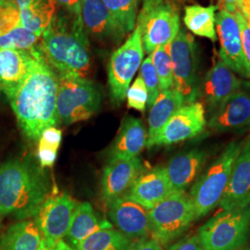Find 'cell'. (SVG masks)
<instances>
[{"label":"cell","instance_id":"obj_26","mask_svg":"<svg viewBox=\"0 0 250 250\" xmlns=\"http://www.w3.org/2000/svg\"><path fill=\"white\" fill-rule=\"evenodd\" d=\"M186 105L184 97L174 88L161 90L150 107L148 115V139L158 134L179 108Z\"/></svg>","mask_w":250,"mask_h":250},{"label":"cell","instance_id":"obj_2","mask_svg":"<svg viewBox=\"0 0 250 250\" xmlns=\"http://www.w3.org/2000/svg\"><path fill=\"white\" fill-rule=\"evenodd\" d=\"M40 47L59 76L87 79L92 67L89 37L81 17L68 12L55 15L41 36Z\"/></svg>","mask_w":250,"mask_h":250},{"label":"cell","instance_id":"obj_17","mask_svg":"<svg viewBox=\"0 0 250 250\" xmlns=\"http://www.w3.org/2000/svg\"><path fill=\"white\" fill-rule=\"evenodd\" d=\"M81 19L86 35L99 43L118 44L126 36L101 0H82Z\"/></svg>","mask_w":250,"mask_h":250},{"label":"cell","instance_id":"obj_44","mask_svg":"<svg viewBox=\"0 0 250 250\" xmlns=\"http://www.w3.org/2000/svg\"><path fill=\"white\" fill-rule=\"evenodd\" d=\"M12 4H17L15 0H0V7L7 6V5H12Z\"/></svg>","mask_w":250,"mask_h":250},{"label":"cell","instance_id":"obj_34","mask_svg":"<svg viewBox=\"0 0 250 250\" xmlns=\"http://www.w3.org/2000/svg\"><path fill=\"white\" fill-rule=\"evenodd\" d=\"M139 76L142 78V80L146 84V87L147 89V93H148L147 107H151L155 100L157 99V97L159 96V94L161 92V87H160L159 76H158L156 70L154 68V65L152 63L150 55L146 59H145L143 62L141 64Z\"/></svg>","mask_w":250,"mask_h":250},{"label":"cell","instance_id":"obj_3","mask_svg":"<svg viewBox=\"0 0 250 250\" xmlns=\"http://www.w3.org/2000/svg\"><path fill=\"white\" fill-rule=\"evenodd\" d=\"M50 181L40 164L31 159L12 160L0 165V213L19 220L36 217L49 197Z\"/></svg>","mask_w":250,"mask_h":250},{"label":"cell","instance_id":"obj_45","mask_svg":"<svg viewBox=\"0 0 250 250\" xmlns=\"http://www.w3.org/2000/svg\"><path fill=\"white\" fill-rule=\"evenodd\" d=\"M216 1H218V2H219V5L222 7V0H216Z\"/></svg>","mask_w":250,"mask_h":250},{"label":"cell","instance_id":"obj_32","mask_svg":"<svg viewBox=\"0 0 250 250\" xmlns=\"http://www.w3.org/2000/svg\"><path fill=\"white\" fill-rule=\"evenodd\" d=\"M41 36L20 26L0 36V49H20L31 51L37 47Z\"/></svg>","mask_w":250,"mask_h":250},{"label":"cell","instance_id":"obj_36","mask_svg":"<svg viewBox=\"0 0 250 250\" xmlns=\"http://www.w3.org/2000/svg\"><path fill=\"white\" fill-rule=\"evenodd\" d=\"M21 24V13L17 4L0 7V36Z\"/></svg>","mask_w":250,"mask_h":250},{"label":"cell","instance_id":"obj_21","mask_svg":"<svg viewBox=\"0 0 250 250\" xmlns=\"http://www.w3.org/2000/svg\"><path fill=\"white\" fill-rule=\"evenodd\" d=\"M34 60V49H0V90L9 100L25 80Z\"/></svg>","mask_w":250,"mask_h":250},{"label":"cell","instance_id":"obj_25","mask_svg":"<svg viewBox=\"0 0 250 250\" xmlns=\"http://www.w3.org/2000/svg\"><path fill=\"white\" fill-rule=\"evenodd\" d=\"M42 235L36 221L22 220L10 225L0 238V250H37Z\"/></svg>","mask_w":250,"mask_h":250},{"label":"cell","instance_id":"obj_7","mask_svg":"<svg viewBox=\"0 0 250 250\" xmlns=\"http://www.w3.org/2000/svg\"><path fill=\"white\" fill-rule=\"evenodd\" d=\"M151 237L166 246L180 237L196 219L192 197L175 192L148 210Z\"/></svg>","mask_w":250,"mask_h":250},{"label":"cell","instance_id":"obj_10","mask_svg":"<svg viewBox=\"0 0 250 250\" xmlns=\"http://www.w3.org/2000/svg\"><path fill=\"white\" fill-rule=\"evenodd\" d=\"M170 54L173 88L184 97L186 104L193 103L199 97L197 46L194 37L180 30L170 43Z\"/></svg>","mask_w":250,"mask_h":250},{"label":"cell","instance_id":"obj_37","mask_svg":"<svg viewBox=\"0 0 250 250\" xmlns=\"http://www.w3.org/2000/svg\"><path fill=\"white\" fill-rule=\"evenodd\" d=\"M234 16L237 20L238 25L240 28L242 46H243L246 61L249 64L250 70V23L248 22V21L244 18L239 12L234 13Z\"/></svg>","mask_w":250,"mask_h":250},{"label":"cell","instance_id":"obj_46","mask_svg":"<svg viewBox=\"0 0 250 250\" xmlns=\"http://www.w3.org/2000/svg\"><path fill=\"white\" fill-rule=\"evenodd\" d=\"M245 249V250H250V248H244Z\"/></svg>","mask_w":250,"mask_h":250},{"label":"cell","instance_id":"obj_43","mask_svg":"<svg viewBox=\"0 0 250 250\" xmlns=\"http://www.w3.org/2000/svg\"><path fill=\"white\" fill-rule=\"evenodd\" d=\"M15 1H16L17 5H18L19 9H23L29 6V4H30V2L32 0H15Z\"/></svg>","mask_w":250,"mask_h":250},{"label":"cell","instance_id":"obj_9","mask_svg":"<svg viewBox=\"0 0 250 250\" xmlns=\"http://www.w3.org/2000/svg\"><path fill=\"white\" fill-rule=\"evenodd\" d=\"M143 59L142 36L139 27L135 25L132 35L113 52L108 62V84L114 104L119 105L126 99L130 83Z\"/></svg>","mask_w":250,"mask_h":250},{"label":"cell","instance_id":"obj_47","mask_svg":"<svg viewBox=\"0 0 250 250\" xmlns=\"http://www.w3.org/2000/svg\"><path fill=\"white\" fill-rule=\"evenodd\" d=\"M1 217H2V215L0 213V223H1Z\"/></svg>","mask_w":250,"mask_h":250},{"label":"cell","instance_id":"obj_4","mask_svg":"<svg viewBox=\"0 0 250 250\" xmlns=\"http://www.w3.org/2000/svg\"><path fill=\"white\" fill-rule=\"evenodd\" d=\"M241 146L242 143L236 141L228 144L221 155L193 184L189 195L194 203L197 220L205 217L220 205Z\"/></svg>","mask_w":250,"mask_h":250},{"label":"cell","instance_id":"obj_48","mask_svg":"<svg viewBox=\"0 0 250 250\" xmlns=\"http://www.w3.org/2000/svg\"><path fill=\"white\" fill-rule=\"evenodd\" d=\"M245 250V249H244V248H243V249H241V250Z\"/></svg>","mask_w":250,"mask_h":250},{"label":"cell","instance_id":"obj_41","mask_svg":"<svg viewBox=\"0 0 250 250\" xmlns=\"http://www.w3.org/2000/svg\"><path fill=\"white\" fill-rule=\"evenodd\" d=\"M66 12L75 17H81L82 0H56Z\"/></svg>","mask_w":250,"mask_h":250},{"label":"cell","instance_id":"obj_6","mask_svg":"<svg viewBox=\"0 0 250 250\" xmlns=\"http://www.w3.org/2000/svg\"><path fill=\"white\" fill-rule=\"evenodd\" d=\"M136 26L139 27L144 51L151 54L160 45L170 44L180 31L177 0H141Z\"/></svg>","mask_w":250,"mask_h":250},{"label":"cell","instance_id":"obj_14","mask_svg":"<svg viewBox=\"0 0 250 250\" xmlns=\"http://www.w3.org/2000/svg\"><path fill=\"white\" fill-rule=\"evenodd\" d=\"M207 125L217 133L237 131L250 126V82H243L240 89L212 110Z\"/></svg>","mask_w":250,"mask_h":250},{"label":"cell","instance_id":"obj_42","mask_svg":"<svg viewBox=\"0 0 250 250\" xmlns=\"http://www.w3.org/2000/svg\"><path fill=\"white\" fill-rule=\"evenodd\" d=\"M37 250H75V249L71 247L70 244L64 241L63 239L53 243L46 242L42 239Z\"/></svg>","mask_w":250,"mask_h":250},{"label":"cell","instance_id":"obj_11","mask_svg":"<svg viewBox=\"0 0 250 250\" xmlns=\"http://www.w3.org/2000/svg\"><path fill=\"white\" fill-rule=\"evenodd\" d=\"M205 107L195 101L184 105L170 117L161 131L147 140L146 147L167 146L197 137L205 130Z\"/></svg>","mask_w":250,"mask_h":250},{"label":"cell","instance_id":"obj_19","mask_svg":"<svg viewBox=\"0 0 250 250\" xmlns=\"http://www.w3.org/2000/svg\"><path fill=\"white\" fill-rule=\"evenodd\" d=\"M243 82L220 60L206 74L203 83L199 85V97H202L206 105L212 111L240 89Z\"/></svg>","mask_w":250,"mask_h":250},{"label":"cell","instance_id":"obj_12","mask_svg":"<svg viewBox=\"0 0 250 250\" xmlns=\"http://www.w3.org/2000/svg\"><path fill=\"white\" fill-rule=\"evenodd\" d=\"M77 205L68 194L47 197L35 217L42 239L53 243L66 237Z\"/></svg>","mask_w":250,"mask_h":250},{"label":"cell","instance_id":"obj_20","mask_svg":"<svg viewBox=\"0 0 250 250\" xmlns=\"http://www.w3.org/2000/svg\"><path fill=\"white\" fill-rule=\"evenodd\" d=\"M173 193L165 167H156L143 171L125 196L149 210Z\"/></svg>","mask_w":250,"mask_h":250},{"label":"cell","instance_id":"obj_38","mask_svg":"<svg viewBox=\"0 0 250 250\" xmlns=\"http://www.w3.org/2000/svg\"><path fill=\"white\" fill-rule=\"evenodd\" d=\"M222 9L232 14L239 12L250 23V0H222Z\"/></svg>","mask_w":250,"mask_h":250},{"label":"cell","instance_id":"obj_15","mask_svg":"<svg viewBox=\"0 0 250 250\" xmlns=\"http://www.w3.org/2000/svg\"><path fill=\"white\" fill-rule=\"evenodd\" d=\"M108 218L117 230L133 241L151 237L148 210L124 196L108 204Z\"/></svg>","mask_w":250,"mask_h":250},{"label":"cell","instance_id":"obj_33","mask_svg":"<svg viewBox=\"0 0 250 250\" xmlns=\"http://www.w3.org/2000/svg\"><path fill=\"white\" fill-rule=\"evenodd\" d=\"M170 44L160 45L150 54L152 63L159 76L161 90L170 89L173 87L172 64L170 54Z\"/></svg>","mask_w":250,"mask_h":250},{"label":"cell","instance_id":"obj_18","mask_svg":"<svg viewBox=\"0 0 250 250\" xmlns=\"http://www.w3.org/2000/svg\"><path fill=\"white\" fill-rule=\"evenodd\" d=\"M250 205V134L242 142L241 149L232 167L229 185L220 203L227 209Z\"/></svg>","mask_w":250,"mask_h":250},{"label":"cell","instance_id":"obj_22","mask_svg":"<svg viewBox=\"0 0 250 250\" xmlns=\"http://www.w3.org/2000/svg\"><path fill=\"white\" fill-rule=\"evenodd\" d=\"M208 155L202 149H191L174 156L165 167L173 192L187 191L203 170Z\"/></svg>","mask_w":250,"mask_h":250},{"label":"cell","instance_id":"obj_27","mask_svg":"<svg viewBox=\"0 0 250 250\" xmlns=\"http://www.w3.org/2000/svg\"><path fill=\"white\" fill-rule=\"evenodd\" d=\"M218 7L210 5L203 7L191 5L185 8L184 22L188 30L196 36L205 37L212 42L217 41L216 10Z\"/></svg>","mask_w":250,"mask_h":250},{"label":"cell","instance_id":"obj_1","mask_svg":"<svg viewBox=\"0 0 250 250\" xmlns=\"http://www.w3.org/2000/svg\"><path fill=\"white\" fill-rule=\"evenodd\" d=\"M34 54L30 72L9 101L21 132L28 139L38 141L45 129L60 123L57 113L58 76L40 45L34 49Z\"/></svg>","mask_w":250,"mask_h":250},{"label":"cell","instance_id":"obj_16","mask_svg":"<svg viewBox=\"0 0 250 250\" xmlns=\"http://www.w3.org/2000/svg\"><path fill=\"white\" fill-rule=\"evenodd\" d=\"M144 171L139 157L108 160L101 176V197L107 205L125 196Z\"/></svg>","mask_w":250,"mask_h":250},{"label":"cell","instance_id":"obj_39","mask_svg":"<svg viewBox=\"0 0 250 250\" xmlns=\"http://www.w3.org/2000/svg\"><path fill=\"white\" fill-rule=\"evenodd\" d=\"M167 250H203L197 234L188 235L172 244Z\"/></svg>","mask_w":250,"mask_h":250},{"label":"cell","instance_id":"obj_23","mask_svg":"<svg viewBox=\"0 0 250 250\" xmlns=\"http://www.w3.org/2000/svg\"><path fill=\"white\" fill-rule=\"evenodd\" d=\"M147 139V132L142 121L134 116L125 117L108 152V160L139 157L146 146Z\"/></svg>","mask_w":250,"mask_h":250},{"label":"cell","instance_id":"obj_28","mask_svg":"<svg viewBox=\"0 0 250 250\" xmlns=\"http://www.w3.org/2000/svg\"><path fill=\"white\" fill-rule=\"evenodd\" d=\"M56 12V0H32L29 6L20 9L21 24L41 36L51 23Z\"/></svg>","mask_w":250,"mask_h":250},{"label":"cell","instance_id":"obj_30","mask_svg":"<svg viewBox=\"0 0 250 250\" xmlns=\"http://www.w3.org/2000/svg\"><path fill=\"white\" fill-rule=\"evenodd\" d=\"M117 23L129 34L134 30L141 0H101Z\"/></svg>","mask_w":250,"mask_h":250},{"label":"cell","instance_id":"obj_24","mask_svg":"<svg viewBox=\"0 0 250 250\" xmlns=\"http://www.w3.org/2000/svg\"><path fill=\"white\" fill-rule=\"evenodd\" d=\"M111 228H113V225L110 222L101 218L93 206L88 202H84L76 207L66 237L72 244V248H75L81 241L94 232Z\"/></svg>","mask_w":250,"mask_h":250},{"label":"cell","instance_id":"obj_13","mask_svg":"<svg viewBox=\"0 0 250 250\" xmlns=\"http://www.w3.org/2000/svg\"><path fill=\"white\" fill-rule=\"evenodd\" d=\"M216 32L221 44V60L234 73L243 78H250V67L242 46L240 28L234 14L221 9L216 14Z\"/></svg>","mask_w":250,"mask_h":250},{"label":"cell","instance_id":"obj_40","mask_svg":"<svg viewBox=\"0 0 250 250\" xmlns=\"http://www.w3.org/2000/svg\"><path fill=\"white\" fill-rule=\"evenodd\" d=\"M130 250H163V249L159 242L150 237L134 242Z\"/></svg>","mask_w":250,"mask_h":250},{"label":"cell","instance_id":"obj_35","mask_svg":"<svg viewBox=\"0 0 250 250\" xmlns=\"http://www.w3.org/2000/svg\"><path fill=\"white\" fill-rule=\"evenodd\" d=\"M127 107L144 112L147 107L148 93L142 78L138 76L126 93Z\"/></svg>","mask_w":250,"mask_h":250},{"label":"cell","instance_id":"obj_31","mask_svg":"<svg viewBox=\"0 0 250 250\" xmlns=\"http://www.w3.org/2000/svg\"><path fill=\"white\" fill-rule=\"evenodd\" d=\"M62 140V132L57 127H49L42 133L37 148L38 163L42 168L53 167Z\"/></svg>","mask_w":250,"mask_h":250},{"label":"cell","instance_id":"obj_29","mask_svg":"<svg viewBox=\"0 0 250 250\" xmlns=\"http://www.w3.org/2000/svg\"><path fill=\"white\" fill-rule=\"evenodd\" d=\"M134 242L123 232L111 229L100 230L81 241L75 250H130Z\"/></svg>","mask_w":250,"mask_h":250},{"label":"cell","instance_id":"obj_5","mask_svg":"<svg viewBox=\"0 0 250 250\" xmlns=\"http://www.w3.org/2000/svg\"><path fill=\"white\" fill-rule=\"evenodd\" d=\"M250 234V205L220 211L203 224L197 237L203 250H239Z\"/></svg>","mask_w":250,"mask_h":250},{"label":"cell","instance_id":"obj_8","mask_svg":"<svg viewBox=\"0 0 250 250\" xmlns=\"http://www.w3.org/2000/svg\"><path fill=\"white\" fill-rule=\"evenodd\" d=\"M101 100L100 89L93 82L59 76L57 95L59 122L69 125L88 120L99 110Z\"/></svg>","mask_w":250,"mask_h":250}]
</instances>
